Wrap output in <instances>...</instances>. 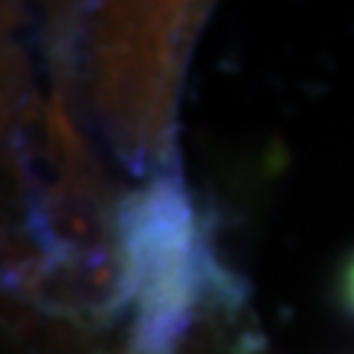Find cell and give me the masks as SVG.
Instances as JSON below:
<instances>
[{
    "instance_id": "3957f363",
    "label": "cell",
    "mask_w": 354,
    "mask_h": 354,
    "mask_svg": "<svg viewBox=\"0 0 354 354\" xmlns=\"http://www.w3.org/2000/svg\"><path fill=\"white\" fill-rule=\"evenodd\" d=\"M115 210L118 203L105 200L100 178L92 174L58 178L29 189L26 236L48 263L74 260L118 241Z\"/></svg>"
},
{
    "instance_id": "7a4b0ae2",
    "label": "cell",
    "mask_w": 354,
    "mask_h": 354,
    "mask_svg": "<svg viewBox=\"0 0 354 354\" xmlns=\"http://www.w3.org/2000/svg\"><path fill=\"white\" fill-rule=\"evenodd\" d=\"M97 42V95L127 155L160 142L163 100L176 76L184 13L176 6L115 8Z\"/></svg>"
},
{
    "instance_id": "277c9868",
    "label": "cell",
    "mask_w": 354,
    "mask_h": 354,
    "mask_svg": "<svg viewBox=\"0 0 354 354\" xmlns=\"http://www.w3.org/2000/svg\"><path fill=\"white\" fill-rule=\"evenodd\" d=\"M339 289H342V302H344V307H346V313L354 315V254L346 260V266H344Z\"/></svg>"
},
{
    "instance_id": "6da1fadb",
    "label": "cell",
    "mask_w": 354,
    "mask_h": 354,
    "mask_svg": "<svg viewBox=\"0 0 354 354\" xmlns=\"http://www.w3.org/2000/svg\"><path fill=\"white\" fill-rule=\"evenodd\" d=\"M115 236L137 286V315L124 354H174L205 294L241 302L239 279L218 263L176 158L127 194L115 210Z\"/></svg>"
}]
</instances>
